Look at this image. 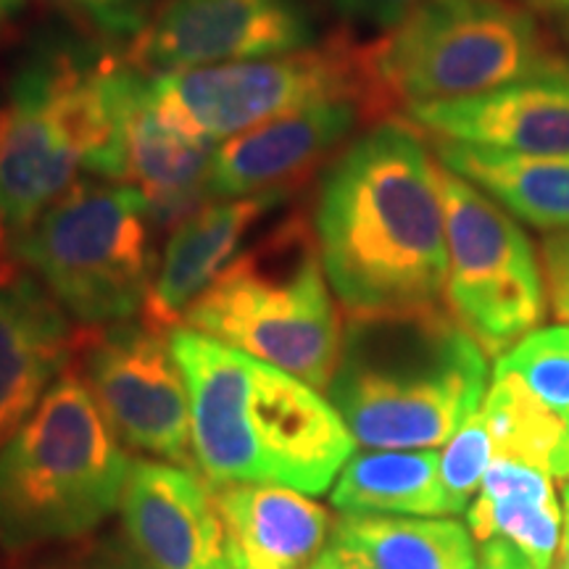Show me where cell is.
Instances as JSON below:
<instances>
[{
    "label": "cell",
    "mask_w": 569,
    "mask_h": 569,
    "mask_svg": "<svg viewBox=\"0 0 569 569\" xmlns=\"http://www.w3.org/2000/svg\"><path fill=\"white\" fill-rule=\"evenodd\" d=\"M71 369L124 448L196 469L190 396L169 332L146 319L80 327Z\"/></svg>",
    "instance_id": "obj_11"
},
{
    "label": "cell",
    "mask_w": 569,
    "mask_h": 569,
    "mask_svg": "<svg viewBox=\"0 0 569 569\" xmlns=\"http://www.w3.org/2000/svg\"><path fill=\"white\" fill-rule=\"evenodd\" d=\"M551 475L561 482H569V419L565 422V430H561V438L557 448L551 453Z\"/></svg>",
    "instance_id": "obj_32"
},
{
    "label": "cell",
    "mask_w": 569,
    "mask_h": 569,
    "mask_svg": "<svg viewBox=\"0 0 569 569\" xmlns=\"http://www.w3.org/2000/svg\"><path fill=\"white\" fill-rule=\"evenodd\" d=\"M151 201L134 184L77 182L17 248V264L46 284L77 327L127 322L153 282Z\"/></svg>",
    "instance_id": "obj_8"
},
{
    "label": "cell",
    "mask_w": 569,
    "mask_h": 569,
    "mask_svg": "<svg viewBox=\"0 0 569 569\" xmlns=\"http://www.w3.org/2000/svg\"><path fill=\"white\" fill-rule=\"evenodd\" d=\"M211 496L224 553L243 569H309L330 543V511L298 490L224 482L211 486Z\"/></svg>",
    "instance_id": "obj_19"
},
{
    "label": "cell",
    "mask_w": 569,
    "mask_h": 569,
    "mask_svg": "<svg viewBox=\"0 0 569 569\" xmlns=\"http://www.w3.org/2000/svg\"><path fill=\"white\" fill-rule=\"evenodd\" d=\"M565 42L569 46V17L565 19Z\"/></svg>",
    "instance_id": "obj_39"
},
{
    "label": "cell",
    "mask_w": 569,
    "mask_h": 569,
    "mask_svg": "<svg viewBox=\"0 0 569 569\" xmlns=\"http://www.w3.org/2000/svg\"><path fill=\"white\" fill-rule=\"evenodd\" d=\"M38 3L101 42L134 40L156 11V0H38Z\"/></svg>",
    "instance_id": "obj_27"
},
{
    "label": "cell",
    "mask_w": 569,
    "mask_h": 569,
    "mask_svg": "<svg viewBox=\"0 0 569 569\" xmlns=\"http://www.w3.org/2000/svg\"><path fill=\"white\" fill-rule=\"evenodd\" d=\"M375 63L390 101L407 111L569 77V53L517 0H422L375 40Z\"/></svg>",
    "instance_id": "obj_7"
},
{
    "label": "cell",
    "mask_w": 569,
    "mask_h": 569,
    "mask_svg": "<svg viewBox=\"0 0 569 569\" xmlns=\"http://www.w3.org/2000/svg\"><path fill=\"white\" fill-rule=\"evenodd\" d=\"M549 469L517 459H493L480 493L467 509V528L478 543L503 538L536 569H553L565 530L561 503Z\"/></svg>",
    "instance_id": "obj_20"
},
{
    "label": "cell",
    "mask_w": 569,
    "mask_h": 569,
    "mask_svg": "<svg viewBox=\"0 0 569 569\" xmlns=\"http://www.w3.org/2000/svg\"><path fill=\"white\" fill-rule=\"evenodd\" d=\"M538 17H549V19H561L565 21L569 17V0H525Z\"/></svg>",
    "instance_id": "obj_33"
},
{
    "label": "cell",
    "mask_w": 569,
    "mask_h": 569,
    "mask_svg": "<svg viewBox=\"0 0 569 569\" xmlns=\"http://www.w3.org/2000/svg\"><path fill=\"white\" fill-rule=\"evenodd\" d=\"M486 393L488 356L446 306L348 317L327 388L369 451L443 446Z\"/></svg>",
    "instance_id": "obj_4"
},
{
    "label": "cell",
    "mask_w": 569,
    "mask_h": 569,
    "mask_svg": "<svg viewBox=\"0 0 569 569\" xmlns=\"http://www.w3.org/2000/svg\"><path fill=\"white\" fill-rule=\"evenodd\" d=\"M288 198L290 193L219 198L180 219L163 246L159 269L142 303V319L163 332L180 325L184 311L240 253L253 227Z\"/></svg>",
    "instance_id": "obj_18"
},
{
    "label": "cell",
    "mask_w": 569,
    "mask_h": 569,
    "mask_svg": "<svg viewBox=\"0 0 569 569\" xmlns=\"http://www.w3.org/2000/svg\"><path fill=\"white\" fill-rule=\"evenodd\" d=\"M377 122L365 103L327 101L251 127L217 148L206 196L293 193L319 167H330L361 124Z\"/></svg>",
    "instance_id": "obj_13"
},
{
    "label": "cell",
    "mask_w": 569,
    "mask_h": 569,
    "mask_svg": "<svg viewBox=\"0 0 569 569\" xmlns=\"http://www.w3.org/2000/svg\"><path fill=\"white\" fill-rule=\"evenodd\" d=\"M311 222L327 280L348 317L443 301L440 161L409 119H382L348 142L319 182Z\"/></svg>",
    "instance_id": "obj_1"
},
{
    "label": "cell",
    "mask_w": 569,
    "mask_h": 569,
    "mask_svg": "<svg viewBox=\"0 0 569 569\" xmlns=\"http://www.w3.org/2000/svg\"><path fill=\"white\" fill-rule=\"evenodd\" d=\"M169 346L188 386L196 469L206 482H259L306 496L336 486L356 440L330 398L193 327H172Z\"/></svg>",
    "instance_id": "obj_2"
},
{
    "label": "cell",
    "mask_w": 569,
    "mask_h": 569,
    "mask_svg": "<svg viewBox=\"0 0 569 569\" xmlns=\"http://www.w3.org/2000/svg\"><path fill=\"white\" fill-rule=\"evenodd\" d=\"M532 396L567 422L569 419V325L538 327L496 359Z\"/></svg>",
    "instance_id": "obj_25"
},
{
    "label": "cell",
    "mask_w": 569,
    "mask_h": 569,
    "mask_svg": "<svg viewBox=\"0 0 569 569\" xmlns=\"http://www.w3.org/2000/svg\"><path fill=\"white\" fill-rule=\"evenodd\" d=\"M330 503L340 515L451 517L440 480V453L432 448L351 457L338 475Z\"/></svg>",
    "instance_id": "obj_23"
},
{
    "label": "cell",
    "mask_w": 569,
    "mask_h": 569,
    "mask_svg": "<svg viewBox=\"0 0 569 569\" xmlns=\"http://www.w3.org/2000/svg\"><path fill=\"white\" fill-rule=\"evenodd\" d=\"M184 327L284 369L327 393L340 322L315 222L296 211L253 240L184 311Z\"/></svg>",
    "instance_id": "obj_6"
},
{
    "label": "cell",
    "mask_w": 569,
    "mask_h": 569,
    "mask_svg": "<svg viewBox=\"0 0 569 569\" xmlns=\"http://www.w3.org/2000/svg\"><path fill=\"white\" fill-rule=\"evenodd\" d=\"M475 569H536L532 561L517 549L515 543L503 538H493L480 543L478 565Z\"/></svg>",
    "instance_id": "obj_30"
},
{
    "label": "cell",
    "mask_w": 569,
    "mask_h": 569,
    "mask_svg": "<svg viewBox=\"0 0 569 569\" xmlns=\"http://www.w3.org/2000/svg\"><path fill=\"white\" fill-rule=\"evenodd\" d=\"M92 40V38H88ZM42 38L13 67L0 101V280L17 248L80 172L117 182L127 59L103 42Z\"/></svg>",
    "instance_id": "obj_3"
},
{
    "label": "cell",
    "mask_w": 569,
    "mask_h": 569,
    "mask_svg": "<svg viewBox=\"0 0 569 569\" xmlns=\"http://www.w3.org/2000/svg\"><path fill=\"white\" fill-rule=\"evenodd\" d=\"M446 213V309L498 359L546 317L538 251L511 213L440 163Z\"/></svg>",
    "instance_id": "obj_10"
},
{
    "label": "cell",
    "mask_w": 569,
    "mask_h": 569,
    "mask_svg": "<svg viewBox=\"0 0 569 569\" xmlns=\"http://www.w3.org/2000/svg\"><path fill=\"white\" fill-rule=\"evenodd\" d=\"M561 517H565V530H569V482L561 488Z\"/></svg>",
    "instance_id": "obj_38"
},
{
    "label": "cell",
    "mask_w": 569,
    "mask_h": 569,
    "mask_svg": "<svg viewBox=\"0 0 569 569\" xmlns=\"http://www.w3.org/2000/svg\"><path fill=\"white\" fill-rule=\"evenodd\" d=\"M553 569H569V530H561V543L557 551V561H553Z\"/></svg>",
    "instance_id": "obj_36"
},
{
    "label": "cell",
    "mask_w": 569,
    "mask_h": 569,
    "mask_svg": "<svg viewBox=\"0 0 569 569\" xmlns=\"http://www.w3.org/2000/svg\"><path fill=\"white\" fill-rule=\"evenodd\" d=\"M213 140L182 130L156 109L151 74L127 61L119 96L117 182L151 201L156 224L169 227L209 201Z\"/></svg>",
    "instance_id": "obj_14"
},
{
    "label": "cell",
    "mask_w": 569,
    "mask_h": 569,
    "mask_svg": "<svg viewBox=\"0 0 569 569\" xmlns=\"http://www.w3.org/2000/svg\"><path fill=\"white\" fill-rule=\"evenodd\" d=\"M438 161L478 184L517 222L553 232L569 227V153H507L432 140Z\"/></svg>",
    "instance_id": "obj_21"
},
{
    "label": "cell",
    "mask_w": 569,
    "mask_h": 569,
    "mask_svg": "<svg viewBox=\"0 0 569 569\" xmlns=\"http://www.w3.org/2000/svg\"><path fill=\"white\" fill-rule=\"evenodd\" d=\"M206 569H243V567H240L238 561H232L230 557H227V553H222V557H219V559H213L211 565L206 567Z\"/></svg>",
    "instance_id": "obj_37"
},
{
    "label": "cell",
    "mask_w": 569,
    "mask_h": 569,
    "mask_svg": "<svg viewBox=\"0 0 569 569\" xmlns=\"http://www.w3.org/2000/svg\"><path fill=\"white\" fill-rule=\"evenodd\" d=\"M480 409L493 438V459H517L549 469L565 419L546 409L515 375L493 369Z\"/></svg>",
    "instance_id": "obj_24"
},
{
    "label": "cell",
    "mask_w": 569,
    "mask_h": 569,
    "mask_svg": "<svg viewBox=\"0 0 569 569\" xmlns=\"http://www.w3.org/2000/svg\"><path fill=\"white\" fill-rule=\"evenodd\" d=\"M119 509L124 538L153 569H206L224 553V525L196 469L134 459Z\"/></svg>",
    "instance_id": "obj_15"
},
{
    "label": "cell",
    "mask_w": 569,
    "mask_h": 569,
    "mask_svg": "<svg viewBox=\"0 0 569 569\" xmlns=\"http://www.w3.org/2000/svg\"><path fill=\"white\" fill-rule=\"evenodd\" d=\"M493 457L496 451L488 419L482 409H478L453 432V438L440 453V480H443L451 515H461L469 509V503L480 493Z\"/></svg>",
    "instance_id": "obj_26"
},
{
    "label": "cell",
    "mask_w": 569,
    "mask_h": 569,
    "mask_svg": "<svg viewBox=\"0 0 569 569\" xmlns=\"http://www.w3.org/2000/svg\"><path fill=\"white\" fill-rule=\"evenodd\" d=\"M309 569H353L351 565H348V561L340 557V553L332 549L330 543L325 546V551L319 553V557L311 561V567Z\"/></svg>",
    "instance_id": "obj_34"
},
{
    "label": "cell",
    "mask_w": 569,
    "mask_h": 569,
    "mask_svg": "<svg viewBox=\"0 0 569 569\" xmlns=\"http://www.w3.org/2000/svg\"><path fill=\"white\" fill-rule=\"evenodd\" d=\"M151 96L169 122L213 142L327 101L365 103L380 122L396 111L375 42L348 34L272 59L161 71L151 74Z\"/></svg>",
    "instance_id": "obj_9"
},
{
    "label": "cell",
    "mask_w": 569,
    "mask_h": 569,
    "mask_svg": "<svg viewBox=\"0 0 569 569\" xmlns=\"http://www.w3.org/2000/svg\"><path fill=\"white\" fill-rule=\"evenodd\" d=\"M306 0H167L132 40L127 61L151 74L272 59L317 46Z\"/></svg>",
    "instance_id": "obj_12"
},
{
    "label": "cell",
    "mask_w": 569,
    "mask_h": 569,
    "mask_svg": "<svg viewBox=\"0 0 569 569\" xmlns=\"http://www.w3.org/2000/svg\"><path fill=\"white\" fill-rule=\"evenodd\" d=\"M130 467L124 443L69 367L0 446V551L92 536L122 507Z\"/></svg>",
    "instance_id": "obj_5"
},
{
    "label": "cell",
    "mask_w": 569,
    "mask_h": 569,
    "mask_svg": "<svg viewBox=\"0 0 569 569\" xmlns=\"http://www.w3.org/2000/svg\"><path fill=\"white\" fill-rule=\"evenodd\" d=\"M407 119L432 140L507 153H569V77H543L459 101L415 106Z\"/></svg>",
    "instance_id": "obj_17"
},
{
    "label": "cell",
    "mask_w": 569,
    "mask_h": 569,
    "mask_svg": "<svg viewBox=\"0 0 569 569\" xmlns=\"http://www.w3.org/2000/svg\"><path fill=\"white\" fill-rule=\"evenodd\" d=\"M422 0H332V6L353 24L390 32L401 24Z\"/></svg>",
    "instance_id": "obj_29"
},
{
    "label": "cell",
    "mask_w": 569,
    "mask_h": 569,
    "mask_svg": "<svg viewBox=\"0 0 569 569\" xmlns=\"http://www.w3.org/2000/svg\"><path fill=\"white\" fill-rule=\"evenodd\" d=\"M77 327L27 269L0 280V446L74 359Z\"/></svg>",
    "instance_id": "obj_16"
},
{
    "label": "cell",
    "mask_w": 569,
    "mask_h": 569,
    "mask_svg": "<svg viewBox=\"0 0 569 569\" xmlns=\"http://www.w3.org/2000/svg\"><path fill=\"white\" fill-rule=\"evenodd\" d=\"M21 9H24V0H0V32L11 24Z\"/></svg>",
    "instance_id": "obj_35"
},
{
    "label": "cell",
    "mask_w": 569,
    "mask_h": 569,
    "mask_svg": "<svg viewBox=\"0 0 569 569\" xmlns=\"http://www.w3.org/2000/svg\"><path fill=\"white\" fill-rule=\"evenodd\" d=\"M103 557L106 569H153L127 538H103Z\"/></svg>",
    "instance_id": "obj_31"
},
{
    "label": "cell",
    "mask_w": 569,
    "mask_h": 569,
    "mask_svg": "<svg viewBox=\"0 0 569 569\" xmlns=\"http://www.w3.org/2000/svg\"><path fill=\"white\" fill-rule=\"evenodd\" d=\"M546 301L559 325H569V227L546 232L538 246Z\"/></svg>",
    "instance_id": "obj_28"
},
{
    "label": "cell",
    "mask_w": 569,
    "mask_h": 569,
    "mask_svg": "<svg viewBox=\"0 0 569 569\" xmlns=\"http://www.w3.org/2000/svg\"><path fill=\"white\" fill-rule=\"evenodd\" d=\"M330 546L353 569H475L478 540L443 517L340 515Z\"/></svg>",
    "instance_id": "obj_22"
}]
</instances>
